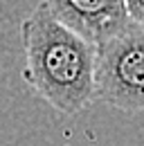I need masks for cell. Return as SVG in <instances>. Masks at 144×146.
Segmentation results:
<instances>
[{"label":"cell","mask_w":144,"mask_h":146,"mask_svg":"<svg viewBox=\"0 0 144 146\" xmlns=\"http://www.w3.org/2000/svg\"><path fill=\"white\" fill-rule=\"evenodd\" d=\"M59 20L99 43L131 23L126 0H43Z\"/></svg>","instance_id":"3957f363"},{"label":"cell","mask_w":144,"mask_h":146,"mask_svg":"<svg viewBox=\"0 0 144 146\" xmlns=\"http://www.w3.org/2000/svg\"><path fill=\"white\" fill-rule=\"evenodd\" d=\"M126 9H128L131 20L144 25V0H126Z\"/></svg>","instance_id":"277c9868"},{"label":"cell","mask_w":144,"mask_h":146,"mask_svg":"<svg viewBox=\"0 0 144 146\" xmlns=\"http://www.w3.org/2000/svg\"><path fill=\"white\" fill-rule=\"evenodd\" d=\"M95 94L122 112L144 110V25L131 20L97 43Z\"/></svg>","instance_id":"7a4b0ae2"},{"label":"cell","mask_w":144,"mask_h":146,"mask_svg":"<svg viewBox=\"0 0 144 146\" xmlns=\"http://www.w3.org/2000/svg\"><path fill=\"white\" fill-rule=\"evenodd\" d=\"M23 81L61 115H77L97 101V43L81 36L41 5L20 23Z\"/></svg>","instance_id":"6da1fadb"}]
</instances>
